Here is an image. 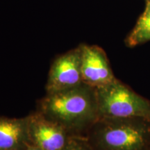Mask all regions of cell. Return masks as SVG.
<instances>
[{
	"instance_id": "6da1fadb",
	"label": "cell",
	"mask_w": 150,
	"mask_h": 150,
	"mask_svg": "<svg viewBox=\"0 0 150 150\" xmlns=\"http://www.w3.org/2000/svg\"><path fill=\"white\" fill-rule=\"evenodd\" d=\"M59 124L72 136H84L99 119L96 88L82 83L47 93L38 103L37 110Z\"/></svg>"
},
{
	"instance_id": "7a4b0ae2",
	"label": "cell",
	"mask_w": 150,
	"mask_h": 150,
	"mask_svg": "<svg viewBox=\"0 0 150 150\" xmlns=\"http://www.w3.org/2000/svg\"><path fill=\"white\" fill-rule=\"evenodd\" d=\"M86 137L93 150H150V120L99 118Z\"/></svg>"
},
{
	"instance_id": "3957f363",
	"label": "cell",
	"mask_w": 150,
	"mask_h": 150,
	"mask_svg": "<svg viewBox=\"0 0 150 150\" xmlns=\"http://www.w3.org/2000/svg\"><path fill=\"white\" fill-rule=\"evenodd\" d=\"M99 118H142L150 120V100L116 78L96 88Z\"/></svg>"
},
{
	"instance_id": "277c9868",
	"label": "cell",
	"mask_w": 150,
	"mask_h": 150,
	"mask_svg": "<svg viewBox=\"0 0 150 150\" xmlns=\"http://www.w3.org/2000/svg\"><path fill=\"white\" fill-rule=\"evenodd\" d=\"M83 83L80 45L56 58L49 71L47 93L74 87Z\"/></svg>"
},
{
	"instance_id": "5b68a950",
	"label": "cell",
	"mask_w": 150,
	"mask_h": 150,
	"mask_svg": "<svg viewBox=\"0 0 150 150\" xmlns=\"http://www.w3.org/2000/svg\"><path fill=\"white\" fill-rule=\"evenodd\" d=\"M27 117L30 144L41 150H62L72 136L63 127L38 111Z\"/></svg>"
},
{
	"instance_id": "8992f818",
	"label": "cell",
	"mask_w": 150,
	"mask_h": 150,
	"mask_svg": "<svg viewBox=\"0 0 150 150\" xmlns=\"http://www.w3.org/2000/svg\"><path fill=\"white\" fill-rule=\"evenodd\" d=\"M80 47L83 83L97 88L115 79L109 60L102 47L88 44H81Z\"/></svg>"
},
{
	"instance_id": "52a82bcc",
	"label": "cell",
	"mask_w": 150,
	"mask_h": 150,
	"mask_svg": "<svg viewBox=\"0 0 150 150\" xmlns=\"http://www.w3.org/2000/svg\"><path fill=\"white\" fill-rule=\"evenodd\" d=\"M29 144L27 116H0V150H25Z\"/></svg>"
},
{
	"instance_id": "ba28073f",
	"label": "cell",
	"mask_w": 150,
	"mask_h": 150,
	"mask_svg": "<svg viewBox=\"0 0 150 150\" xmlns=\"http://www.w3.org/2000/svg\"><path fill=\"white\" fill-rule=\"evenodd\" d=\"M145 1V10L125 40L128 47H135L150 41V0Z\"/></svg>"
},
{
	"instance_id": "9c48e42d",
	"label": "cell",
	"mask_w": 150,
	"mask_h": 150,
	"mask_svg": "<svg viewBox=\"0 0 150 150\" xmlns=\"http://www.w3.org/2000/svg\"><path fill=\"white\" fill-rule=\"evenodd\" d=\"M62 150H93L84 136H72Z\"/></svg>"
},
{
	"instance_id": "30bf717a",
	"label": "cell",
	"mask_w": 150,
	"mask_h": 150,
	"mask_svg": "<svg viewBox=\"0 0 150 150\" xmlns=\"http://www.w3.org/2000/svg\"><path fill=\"white\" fill-rule=\"evenodd\" d=\"M25 150H41L39 149V148H38L37 147H35V146L31 145V144H29V145H28V146L27 147V149Z\"/></svg>"
}]
</instances>
